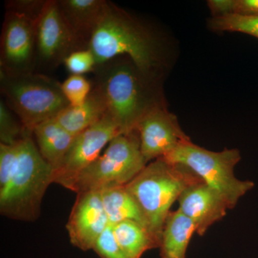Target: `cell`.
I'll use <instances>...</instances> for the list:
<instances>
[{
  "mask_svg": "<svg viewBox=\"0 0 258 258\" xmlns=\"http://www.w3.org/2000/svg\"><path fill=\"white\" fill-rule=\"evenodd\" d=\"M208 5L212 18L235 14V0H210Z\"/></svg>",
  "mask_w": 258,
  "mask_h": 258,
  "instance_id": "26",
  "label": "cell"
},
{
  "mask_svg": "<svg viewBox=\"0 0 258 258\" xmlns=\"http://www.w3.org/2000/svg\"><path fill=\"white\" fill-rule=\"evenodd\" d=\"M162 159L189 168L221 197L230 210L235 208L239 200L253 186L251 181L236 178L235 167L241 159L240 151L237 149L212 152L190 140Z\"/></svg>",
  "mask_w": 258,
  "mask_h": 258,
  "instance_id": "6",
  "label": "cell"
},
{
  "mask_svg": "<svg viewBox=\"0 0 258 258\" xmlns=\"http://www.w3.org/2000/svg\"><path fill=\"white\" fill-rule=\"evenodd\" d=\"M0 90L5 103L31 134L37 125L55 118L70 106L61 83L41 73L0 74Z\"/></svg>",
  "mask_w": 258,
  "mask_h": 258,
  "instance_id": "5",
  "label": "cell"
},
{
  "mask_svg": "<svg viewBox=\"0 0 258 258\" xmlns=\"http://www.w3.org/2000/svg\"><path fill=\"white\" fill-rule=\"evenodd\" d=\"M28 134L31 133L25 129L21 120L2 98L0 101V144L13 145Z\"/></svg>",
  "mask_w": 258,
  "mask_h": 258,
  "instance_id": "21",
  "label": "cell"
},
{
  "mask_svg": "<svg viewBox=\"0 0 258 258\" xmlns=\"http://www.w3.org/2000/svg\"><path fill=\"white\" fill-rule=\"evenodd\" d=\"M136 131L147 164L166 157L181 144L191 140L164 103L149 110L139 122Z\"/></svg>",
  "mask_w": 258,
  "mask_h": 258,
  "instance_id": "11",
  "label": "cell"
},
{
  "mask_svg": "<svg viewBox=\"0 0 258 258\" xmlns=\"http://www.w3.org/2000/svg\"><path fill=\"white\" fill-rule=\"evenodd\" d=\"M47 2V0H10L5 3V10L37 22Z\"/></svg>",
  "mask_w": 258,
  "mask_h": 258,
  "instance_id": "25",
  "label": "cell"
},
{
  "mask_svg": "<svg viewBox=\"0 0 258 258\" xmlns=\"http://www.w3.org/2000/svg\"><path fill=\"white\" fill-rule=\"evenodd\" d=\"M36 24L6 12L0 38V74L22 76L36 72Z\"/></svg>",
  "mask_w": 258,
  "mask_h": 258,
  "instance_id": "8",
  "label": "cell"
},
{
  "mask_svg": "<svg viewBox=\"0 0 258 258\" xmlns=\"http://www.w3.org/2000/svg\"><path fill=\"white\" fill-rule=\"evenodd\" d=\"M37 68L55 70L73 52L83 50L62 17L57 0H47L36 24Z\"/></svg>",
  "mask_w": 258,
  "mask_h": 258,
  "instance_id": "9",
  "label": "cell"
},
{
  "mask_svg": "<svg viewBox=\"0 0 258 258\" xmlns=\"http://www.w3.org/2000/svg\"><path fill=\"white\" fill-rule=\"evenodd\" d=\"M109 225L99 190L77 194L66 225L74 247L84 252L93 250L96 240Z\"/></svg>",
  "mask_w": 258,
  "mask_h": 258,
  "instance_id": "12",
  "label": "cell"
},
{
  "mask_svg": "<svg viewBox=\"0 0 258 258\" xmlns=\"http://www.w3.org/2000/svg\"><path fill=\"white\" fill-rule=\"evenodd\" d=\"M122 134L108 115L76 136L63 162L53 174V183L74 189L80 174L101 156L103 148Z\"/></svg>",
  "mask_w": 258,
  "mask_h": 258,
  "instance_id": "10",
  "label": "cell"
},
{
  "mask_svg": "<svg viewBox=\"0 0 258 258\" xmlns=\"http://www.w3.org/2000/svg\"><path fill=\"white\" fill-rule=\"evenodd\" d=\"M88 49L96 58V66L125 56L145 76L157 81L164 66L162 47L155 32L111 2Z\"/></svg>",
  "mask_w": 258,
  "mask_h": 258,
  "instance_id": "2",
  "label": "cell"
},
{
  "mask_svg": "<svg viewBox=\"0 0 258 258\" xmlns=\"http://www.w3.org/2000/svg\"><path fill=\"white\" fill-rule=\"evenodd\" d=\"M106 115V106L101 97L92 88L84 103L64 108L54 119L70 134L76 136L92 126Z\"/></svg>",
  "mask_w": 258,
  "mask_h": 258,
  "instance_id": "17",
  "label": "cell"
},
{
  "mask_svg": "<svg viewBox=\"0 0 258 258\" xmlns=\"http://www.w3.org/2000/svg\"><path fill=\"white\" fill-rule=\"evenodd\" d=\"M14 174L0 190V212L4 217L35 222L40 217L44 195L53 183V170L42 158L32 134L18 142Z\"/></svg>",
  "mask_w": 258,
  "mask_h": 258,
  "instance_id": "4",
  "label": "cell"
},
{
  "mask_svg": "<svg viewBox=\"0 0 258 258\" xmlns=\"http://www.w3.org/2000/svg\"><path fill=\"white\" fill-rule=\"evenodd\" d=\"M147 164L141 151L138 132L118 134L110 142L105 152L80 174L73 191L78 194L125 186Z\"/></svg>",
  "mask_w": 258,
  "mask_h": 258,
  "instance_id": "7",
  "label": "cell"
},
{
  "mask_svg": "<svg viewBox=\"0 0 258 258\" xmlns=\"http://www.w3.org/2000/svg\"><path fill=\"white\" fill-rule=\"evenodd\" d=\"M177 201L178 210L194 222L196 233L200 236L222 220L230 210L221 197L203 180L188 186Z\"/></svg>",
  "mask_w": 258,
  "mask_h": 258,
  "instance_id": "13",
  "label": "cell"
},
{
  "mask_svg": "<svg viewBox=\"0 0 258 258\" xmlns=\"http://www.w3.org/2000/svg\"><path fill=\"white\" fill-rule=\"evenodd\" d=\"M201 179L189 168L158 159L125 185L147 220L148 230L158 244L173 204L190 185Z\"/></svg>",
  "mask_w": 258,
  "mask_h": 258,
  "instance_id": "3",
  "label": "cell"
},
{
  "mask_svg": "<svg viewBox=\"0 0 258 258\" xmlns=\"http://www.w3.org/2000/svg\"><path fill=\"white\" fill-rule=\"evenodd\" d=\"M64 64L71 75H83L94 72L96 61L89 49L76 51L66 59Z\"/></svg>",
  "mask_w": 258,
  "mask_h": 258,
  "instance_id": "24",
  "label": "cell"
},
{
  "mask_svg": "<svg viewBox=\"0 0 258 258\" xmlns=\"http://www.w3.org/2000/svg\"><path fill=\"white\" fill-rule=\"evenodd\" d=\"M62 17L83 50L88 49L93 34L104 18L106 0H57Z\"/></svg>",
  "mask_w": 258,
  "mask_h": 258,
  "instance_id": "14",
  "label": "cell"
},
{
  "mask_svg": "<svg viewBox=\"0 0 258 258\" xmlns=\"http://www.w3.org/2000/svg\"><path fill=\"white\" fill-rule=\"evenodd\" d=\"M93 250L101 258H129L115 240L111 225L98 237Z\"/></svg>",
  "mask_w": 258,
  "mask_h": 258,
  "instance_id": "23",
  "label": "cell"
},
{
  "mask_svg": "<svg viewBox=\"0 0 258 258\" xmlns=\"http://www.w3.org/2000/svg\"><path fill=\"white\" fill-rule=\"evenodd\" d=\"M99 191L110 225L130 220L138 222L148 230L143 212L125 186H108Z\"/></svg>",
  "mask_w": 258,
  "mask_h": 258,
  "instance_id": "18",
  "label": "cell"
},
{
  "mask_svg": "<svg viewBox=\"0 0 258 258\" xmlns=\"http://www.w3.org/2000/svg\"><path fill=\"white\" fill-rule=\"evenodd\" d=\"M209 27L215 32H241L258 38V16L232 14L212 18Z\"/></svg>",
  "mask_w": 258,
  "mask_h": 258,
  "instance_id": "20",
  "label": "cell"
},
{
  "mask_svg": "<svg viewBox=\"0 0 258 258\" xmlns=\"http://www.w3.org/2000/svg\"><path fill=\"white\" fill-rule=\"evenodd\" d=\"M32 134L39 152L54 174L60 169L76 137L64 130L54 118L37 125Z\"/></svg>",
  "mask_w": 258,
  "mask_h": 258,
  "instance_id": "15",
  "label": "cell"
},
{
  "mask_svg": "<svg viewBox=\"0 0 258 258\" xmlns=\"http://www.w3.org/2000/svg\"><path fill=\"white\" fill-rule=\"evenodd\" d=\"M235 14L258 16V0H235Z\"/></svg>",
  "mask_w": 258,
  "mask_h": 258,
  "instance_id": "27",
  "label": "cell"
},
{
  "mask_svg": "<svg viewBox=\"0 0 258 258\" xmlns=\"http://www.w3.org/2000/svg\"><path fill=\"white\" fill-rule=\"evenodd\" d=\"M196 227L194 222L179 210L168 215L162 232L160 244L161 258H186V251Z\"/></svg>",
  "mask_w": 258,
  "mask_h": 258,
  "instance_id": "16",
  "label": "cell"
},
{
  "mask_svg": "<svg viewBox=\"0 0 258 258\" xmlns=\"http://www.w3.org/2000/svg\"><path fill=\"white\" fill-rule=\"evenodd\" d=\"M92 88L106 106V115L122 134L136 131L144 115L164 103L157 80L145 76L128 57L120 56L96 66Z\"/></svg>",
  "mask_w": 258,
  "mask_h": 258,
  "instance_id": "1",
  "label": "cell"
},
{
  "mask_svg": "<svg viewBox=\"0 0 258 258\" xmlns=\"http://www.w3.org/2000/svg\"><path fill=\"white\" fill-rule=\"evenodd\" d=\"M61 88L70 106H79L87 100L92 90V83L84 76L71 75L61 83Z\"/></svg>",
  "mask_w": 258,
  "mask_h": 258,
  "instance_id": "22",
  "label": "cell"
},
{
  "mask_svg": "<svg viewBox=\"0 0 258 258\" xmlns=\"http://www.w3.org/2000/svg\"><path fill=\"white\" fill-rule=\"evenodd\" d=\"M112 227L115 240L129 258H142L147 251L159 248L149 230L138 222L126 220Z\"/></svg>",
  "mask_w": 258,
  "mask_h": 258,
  "instance_id": "19",
  "label": "cell"
}]
</instances>
